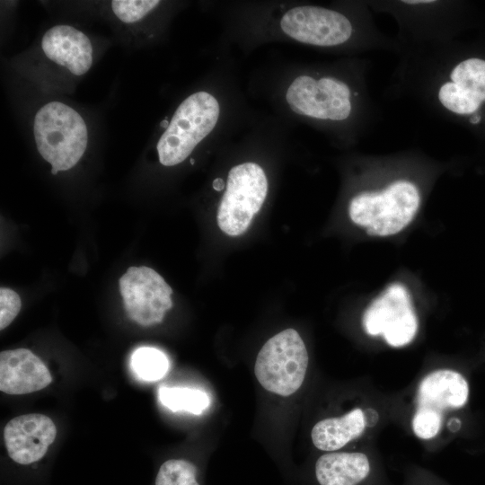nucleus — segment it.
<instances>
[{
  "instance_id": "nucleus-3",
  "label": "nucleus",
  "mask_w": 485,
  "mask_h": 485,
  "mask_svg": "<svg viewBox=\"0 0 485 485\" xmlns=\"http://www.w3.org/2000/svg\"><path fill=\"white\" fill-rule=\"evenodd\" d=\"M219 113V103L209 93L200 91L187 97L157 143L160 163L173 166L183 162L214 129Z\"/></svg>"
},
{
  "instance_id": "nucleus-11",
  "label": "nucleus",
  "mask_w": 485,
  "mask_h": 485,
  "mask_svg": "<svg viewBox=\"0 0 485 485\" xmlns=\"http://www.w3.org/2000/svg\"><path fill=\"white\" fill-rule=\"evenodd\" d=\"M52 376L43 361L27 348L0 353V390L7 394H27L44 389Z\"/></svg>"
},
{
  "instance_id": "nucleus-7",
  "label": "nucleus",
  "mask_w": 485,
  "mask_h": 485,
  "mask_svg": "<svg viewBox=\"0 0 485 485\" xmlns=\"http://www.w3.org/2000/svg\"><path fill=\"white\" fill-rule=\"evenodd\" d=\"M363 326L371 336L382 335L392 347L409 344L418 331V319L408 289L391 284L366 310Z\"/></svg>"
},
{
  "instance_id": "nucleus-5",
  "label": "nucleus",
  "mask_w": 485,
  "mask_h": 485,
  "mask_svg": "<svg viewBox=\"0 0 485 485\" xmlns=\"http://www.w3.org/2000/svg\"><path fill=\"white\" fill-rule=\"evenodd\" d=\"M267 193L268 180L258 163L248 162L233 167L217 210L219 228L230 236L242 234L261 208Z\"/></svg>"
},
{
  "instance_id": "nucleus-18",
  "label": "nucleus",
  "mask_w": 485,
  "mask_h": 485,
  "mask_svg": "<svg viewBox=\"0 0 485 485\" xmlns=\"http://www.w3.org/2000/svg\"><path fill=\"white\" fill-rule=\"evenodd\" d=\"M131 363L136 375L147 382H154L163 378L170 366L166 355L151 347H142L135 350Z\"/></svg>"
},
{
  "instance_id": "nucleus-21",
  "label": "nucleus",
  "mask_w": 485,
  "mask_h": 485,
  "mask_svg": "<svg viewBox=\"0 0 485 485\" xmlns=\"http://www.w3.org/2000/svg\"><path fill=\"white\" fill-rule=\"evenodd\" d=\"M159 4L154 0H114L111 8L120 21L131 23L141 20Z\"/></svg>"
},
{
  "instance_id": "nucleus-2",
  "label": "nucleus",
  "mask_w": 485,
  "mask_h": 485,
  "mask_svg": "<svg viewBox=\"0 0 485 485\" xmlns=\"http://www.w3.org/2000/svg\"><path fill=\"white\" fill-rule=\"evenodd\" d=\"M420 203L418 188L397 181L381 192H362L348 206L353 223L371 236H389L403 230L414 218Z\"/></svg>"
},
{
  "instance_id": "nucleus-10",
  "label": "nucleus",
  "mask_w": 485,
  "mask_h": 485,
  "mask_svg": "<svg viewBox=\"0 0 485 485\" xmlns=\"http://www.w3.org/2000/svg\"><path fill=\"white\" fill-rule=\"evenodd\" d=\"M57 436L50 418L32 413L13 418L4 427V440L10 458L20 464L41 459Z\"/></svg>"
},
{
  "instance_id": "nucleus-8",
  "label": "nucleus",
  "mask_w": 485,
  "mask_h": 485,
  "mask_svg": "<svg viewBox=\"0 0 485 485\" xmlns=\"http://www.w3.org/2000/svg\"><path fill=\"white\" fill-rule=\"evenodd\" d=\"M348 86L333 77L315 80L299 75L289 85L286 100L299 115L320 119L343 120L351 111Z\"/></svg>"
},
{
  "instance_id": "nucleus-1",
  "label": "nucleus",
  "mask_w": 485,
  "mask_h": 485,
  "mask_svg": "<svg viewBox=\"0 0 485 485\" xmlns=\"http://www.w3.org/2000/svg\"><path fill=\"white\" fill-rule=\"evenodd\" d=\"M34 137L40 154L51 164V173L74 167L88 141L87 128L80 114L58 101L42 106L35 115Z\"/></svg>"
},
{
  "instance_id": "nucleus-19",
  "label": "nucleus",
  "mask_w": 485,
  "mask_h": 485,
  "mask_svg": "<svg viewBox=\"0 0 485 485\" xmlns=\"http://www.w3.org/2000/svg\"><path fill=\"white\" fill-rule=\"evenodd\" d=\"M196 466L185 460L164 462L156 475L155 485H199L196 480Z\"/></svg>"
},
{
  "instance_id": "nucleus-4",
  "label": "nucleus",
  "mask_w": 485,
  "mask_h": 485,
  "mask_svg": "<svg viewBox=\"0 0 485 485\" xmlns=\"http://www.w3.org/2000/svg\"><path fill=\"white\" fill-rule=\"evenodd\" d=\"M307 366L308 354L304 340L295 330L287 329L263 345L254 372L264 389L289 396L301 387Z\"/></svg>"
},
{
  "instance_id": "nucleus-20",
  "label": "nucleus",
  "mask_w": 485,
  "mask_h": 485,
  "mask_svg": "<svg viewBox=\"0 0 485 485\" xmlns=\"http://www.w3.org/2000/svg\"><path fill=\"white\" fill-rule=\"evenodd\" d=\"M438 99L444 107L457 114L473 113L481 104V101L453 82L440 87Z\"/></svg>"
},
{
  "instance_id": "nucleus-9",
  "label": "nucleus",
  "mask_w": 485,
  "mask_h": 485,
  "mask_svg": "<svg viewBox=\"0 0 485 485\" xmlns=\"http://www.w3.org/2000/svg\"><path fill=\"white\" fill-rule=\"evenodd\" d=\"M280 27L288 37L305 44L330 47L347 41L352 26L343 14L326 8L303 5L288 10Z\"/></svg>"
},
{
  "instance_id": "nucleus-12",
  "label": "nucleus",
  "mask_w": 485,
  "mask_h": 485,
  "mask_svg": "<svg viewBox=\"0 0 485 485\" xmlns=\"http://www.w3.org/2000/svg\"><path fill=\"white\" fill-rule=\"evenodd\" d=\"M469 386L458 372L440 369L427 375L417 392V410L443 418V411L463 407L468 400Z\"/></svg>"
},
{
  "instance_id": "nucleus-13",
  "label": "nucleus",
  "mask_w": 485,
  "mask_h": 485,
  "mask_svg": "<svg viewBox=\"0 0 485 485\" xmlns=\"http://www.w3.org/2000/svg\"><path fill=\"white\" fill-rule=\"evenodd\" d=\"M41 48L47 57L75 75H84L93 63L90 40L69 25H57L47 31Z\"/></svg>"
},
{
  "instance_id": "nucleus-14",
  "label": "nucleus",
  "mask_w": 485,
  "mask_h": 485,
  "mask_svg": "<svg viewBox=\"0 0 485 485\" xmlns=\"http://www.w3.org/2000/svg\"><path fill=\"white\" fill-rule=\"evenodd\" d=\"M370 472V463L363 453H328L315 463L320 485H357Z\"/></svg>"
},
{
  "instance_id": "nucleus-25",
  "label": "nucleus",
  "mask_w": 485,
  "mask_h": 485,
  "mask_svg": "<svg viewBox=\"0 0 485 485\" xmlns=\"http://www.w3.org/2000/svg\"><path fill=\"white\" fill-rule=\"evenodd\" d=\"M480 120H481V117L479 115H475L470 119V122L476 124V123H479Z\"/></svg>"
},
{
  "instance_id": "nucleus-16",
  "label": "nucleus",
  "mask_w": 485,
  "mask_h": 485,
  "mask_svg": "<svg viewBox=\"0 0 485 485\" xmlns=\"http://www.w3.org/2000/svg\"><path fill=\"white\" fill-rule=\"evenodd\" d=\"M159 400L172 411L185 410L195 415L201 414L209 405L207 393L186 387H161Z\"/></svg>"
},
{
  "instance_id": "nucleus-22",
  "label": "nucleus",
  "mask_w": 485,
  "mask_h": 485,
  "mask_svg": "<svg viewBox=\"0 0 485 485\" xmlns=\"http://www.w3.org/2000/svg\"><path fill=\"white\" fill-rule=\"evenodd\" d=\"M22 307L19 295L8 287L0 288V330L5 329L17 316Z\"/></svg>"
},
{
  "instance_id": "nucleus-17",
  "label": "nucleus",
  "mask_w": 485,
  "mask_h": 485,
  "mask_svg": "<svg viewBox=\"0 0 485 485\" xmlns=\"http://www.w3.org/2000/svg\"><path fill=\"white\" fill-rule=\"evenodd\" d=\"M451 79L479 101H485V60L469 58L462 61L452 71Z\"/></svg>"
},
{
  "instance_id": "nucleus-24",
  "label": "nucleus",
  "mask_w": 485,
  "mask_h": 485,
  "mask_svg": "<svg viewBox=\"0 0 485 485\" xmlns=\"http://www.w3.org/2000/svg\"><path fill=\"white\" fill-rule=\"evenodd\" d=\"M214 188L217 190H222L223 187H224V183H223V181L221 179H216L215 181H214Z\"/></svg>"
},
{
  "instance_id": "nucleus-23",
  "label": "nucleus",
  "mask_w": 485,
  "mask_h": 485,
  "mask_svg": "<svg viewBox=\"0 0 485 485\" xmlns=\"http://www.w3.org/2000/svg\"><path fill=\"white\" fill-rule=\"evenodd\" d=\"M434 2L435 1H432V0H414V1L407 0V1H402V3L409 4H431V3H434Z\"/></svg>"
},
{
  "instance_id": "nucleus-15",
  "label": "nucleus",
  "mask_w": 485,
  "mask_h": 485,
  "mask_svg": "<svg viewBox=\"0 0 485 485\" xmlns=\"http://www.w3.org/2000/svg\"><path fill=\"white\" fill-rule=\"evenodd\" d=\"M365 428L364 412L357 408L341 417L317 422L311 432L312 441L322 451H336L359 436Z\"/></svg>"
},
{
  "instance_id": "nucleus-6",
  "label": "nucleus",
  "mask_w": 485,
  "mask_h": 485,
  "mask_svg": "<svg viewBox=\"0 0 485 485\" xmlns=\"http://www.w3.org/2000/svg\"><path fill=\"white\" fill-rule=\"evenodd\" d=\"M119 287L128 317L141 326L161 323L172 307V287L151 268H128Z\"/></svg>"
}]
</instances>
